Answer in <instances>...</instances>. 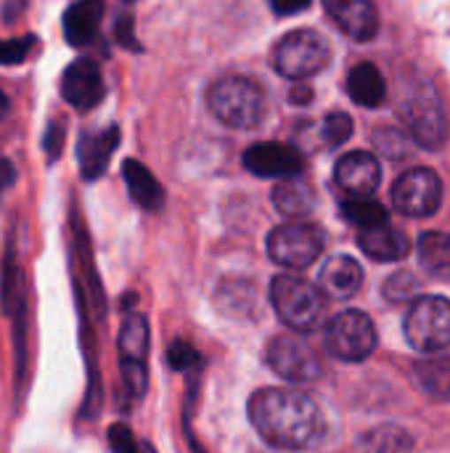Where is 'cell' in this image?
Instances as JSON below:
<instances>
[{
  "label": "cell",
  "mask_w": 450,
  "mask_h": 453,
  "mask_svg": "<svg viewBox=\"0 0 450 453\" xmlns=\"http://www.w3.org/2000/svg\"><path fill=\"white\" fill-rule=\"evenodd\" d=\"M249 422L257 435L278 451L313 449L326 433L321 406L300 390H257L249 398Z\"/></svg>",
  "instance_id": "cell-1"
},
{
  "label": "cell",
  "mask_w": 450,
  "mask_h": 453,
  "mask_svg": "<svg viewBox=\"0 0 450 453\" xmlns=\"http://www.w3.org/2000/svg\"><path fill=\"white\" fill-rule=\"evenodd\" d=\"M400 114L414 141L424 149H443L448 141V117L440 93L427 77H414L403 85Z\"/></svg>",
  "instance_id": "cell-2"
},
{
  "label": "cell",
  "mask_w": 450,
  "mask_h": 453,
  "mask_svg": "<svg viewBox=\"0 0 450 453\" xmlns=\"http://www.w3.org/2000/svg\"><path fill=\"white\" fill-rule=\"evenodd\" d=\"M210 109L212 114L236 130L260 127L268 114V101L263 88L249 77H225L210 88Z\"/></svg>",
  "instance_id": "cell-3"
},
{
  "label": "cell",
  "mask_w": 450,
  "mask_h": 453,
  "mask_svg": "<svg viewBox=\"0 0 450 453\" xmlns=\"http://www.w3.org/2000/svg\"><path fill=\"white\" fill-rule=\"evenodd\" d=\"M271 303L276 316L292 332H316L324 321V297L321 292L292 273H281L271 281Z\"/></svg>",
  "instance_id": "cell-4"
},
{
  "label": "cell",
  "mask_w": 450,
  "mask_h": 453,
  "mask_svg": "<svg viewBox=\"0 0 450 453\" xmlns=\"http://www.w3.org/2000/svg\"><path fill=\"white\" fill-rule=\"evenodd\" d=\"M332 61L329 40L316 29H294L284 35L273 53V66L286 80H305L326 69Z\"/></svg>",
  "instance_id": "cell-5"
},
{
  "label": "cell",
  "mask_w": 450,
  "mask_h": 453,
  "mask_svg": "<svg viewBox=\"0 0 450 453\" xmlns=\"http://www.w3.org/2000/svg\"><path fill=\"white\" fill-rule=\"evenodd\" d=\"M406 340L414 350L432 356L450 348V300L440 295L419 297L403 321Z\"/></svg>",
  "instance_id": "cell-6"
},
{
  "label": "cell",
  "mask_w": 450,
  "mask_h": 453,
  "mask_svg": "<svg viewBox=\"0 0 450 453\" xmlns=\"http://www.w3.org/2000/svg\"><path fill=\"white\" fill-rule=\"evenodd\" d=\"M326 348L334 358L361 364L377 350V326L363 311H342L326 324Z\"/></svg>",
  "instance_id": "cell-7"
},
{
  "label": "cell",
  "mask_w": 450,
  "mask_h": 453,
  "mask_svg": "<svg viewBox=\"0 0 450 453\" xmlns=\"http://www.w3.org/2000/svg\"><path fill=\"white\" fill-rule=\"evenodd\" d=\"M324 252V234L313 223H286L271 231L268 255L273 263L300 271L313 265Z\"/></svg>",
  "instance_id": "cell-8"
},
{
  "label": "cell",
  "mask_w": 450,
  "mask_h": 453,
  "mask_svg": "<svg viewBox=\"0 0 450 453\" xmlns=\"http://www.w3.org/2000/svg\"><path fill=\"white\" fill-rule=\"evenodd\" d=\"M149 340H151L149 321L141 313L127 316L119 329V337H117V350H119L122 380L135 398H143V393L149 388V369H146Z\"/></svg>",
  "instance_id": "cell-9"
},
{
  "label": "cell",
  "mask_w": 450,
  "mask_h": 453,
  "mask_svg": "<svg viewBox=\"0 0 450 453\" xmlns=\"http://www.w3.org/2000/svg\"><path fill=\"white\" fill-rule=\"evenodd\" d=\"M393 204L408 218H430L443 204V180L430 167L403 173L393 186Z\"/></svg>",
  "instance_id": "cell-10"
},
{
  "label": "cell",
  "mask_w": 450,
  "mask_h": 453,
  "mask_svg": "<svg viewBox=\"0 0 450 453\" xmlns=\"http://www.w3.org/2000/svg\"><path fill=\"white\" fill-rule=\"evenodd\" d=\"M265 358H268V366L289 382L305 385V382L321 380V374H324V364H321L318 353L313 350V345L294 334L273 337L268 342Z\"/></svg>",
  "instance_id": "cell-11"
},
{
  "label": "cell",
  "mask_w": 450,
  "mask_h": 453,
  "mask_svg": "<svg viewBox=\"0 0 450 453\" xmlns=\"http://www.w3.org/2000/svg\"><path fill=\"white\" fill-rule=\"evenodd\" d=\"M61 96L77 111L95 109L103 101V96H106V85H103L101 66L93 58H77V61H72L64 69V74H61Z\"/></svg>",
  "instance_id": "cell-12"
},
{
  "label": "cell",
  "mask_w": 450,
  "mask_h": 453,
  "mask_svg": "<svg viewBox=\"0 0 450 453\" xmlns=\"http://www.w3.org/2000/svg\"><path fill=\"white\" fill-rule=\"evenodd\" d=\"M302 154L289 143H255L244 151V167L257 178H294L302 173Z\"/></svg>",
  "instance_id": "cell-13"
},
{
  "label": "cell",
  "mask_w": 450,
  "mask_h": 453,
  "mask_svg": "<svg viewBox=\"0 0 450 453\" xmlns=\"http://www.w3.org/2000/svg\"><path fill=\"white\" fill-rule=\"evenodd\" d=\"M334 180L353 199H366L379 188V180H382L379 159L369 151H350L337 162Z\"/></svg>",
  "instance_id": "cell-14"
},
{
  "label": "cell",
  "mask_w": 450,
  "mask_h": 453,
  "mask_svg": "<svg viewBox=\"0 0 450 453\" xmlns=\"http://www.w3.org/2000/svg\"><path fill=\"white\" fill-rule=\"evenodd\" d=\"M324 8L337 27L358 42H369L379 35V13L374 0H324Z\"/></svg>",
  "instance_id": "cell-15"
},
{
  "label": "cell",
  "mask_w": 450,
  "mask_h": 453,
  "mask_svg": "<svg viewBox=\"0 0 450 453\" xmlns=\"http://www.w3.org/2000/svg\"><path fill=\"white\" fill-rule=\"evenodd\" d=\"M119 127L117 125H109L98 133H85L77 143V162H80V173L85 180H98L106 167H109V159L114 154V149L119 146Z\"/></svg>",
  "instance_id": "cell-16"
},
{
  "label": "cell",
  "mask_w": 450,
  "mask_h": 453,
  "mask_svg": "<svg viewBox=\"0 0 450 453\" xmlns=\"http://www.w3.org/2000/svg\"><path fill=\"white\" fill-rule=\"evenodd\" d=\"M318 284H321V292L329 300H350L363 284V268H361V263H355L347 255L332 257L321 268Z\"/></svg>",
  "instance_id": "cell-17"
},
{
  "label": "cell",
  "mask_w": 450,
  "mask_h": 453,
  "mask_svg": "<svg viewBox=\"0 0 450 453\" xmlns=\"http://www.w3.org/2000/svg\"><path fill=\"white\" fill-rule=\"evenodd\" d=\"M106 0H77L64 13V37L69 45L82 48L95 40Z\"/></svg>",
  "instance_id": "cell-18"
},
{
  "label": "cell",
  "mask_w": 450,
  "mask_h": 453,
  "mask_svg": "<svg viewBox=\"0 0 450 453\" xmlns=\"http://www.w3.org/2000/svg\"><path fill=\"white\" fill-rule=\"evenodd\" d=\"M358 247L363 250V255H369L371 260H379V263H395L411 252L408 236L400 228H393L390 223L379 226V228L361 231Z\"/></svg>",
  "instance_id": "cell-19"
},
{
  "label": "cell",
  "mask_w": 450,
  "mask_h": 453,
  "mask_svg": "<svg viewBox=\"0 0 450 453\" xmlns=\"http://www.w3.org/2000/svg\"><path fill=\"white\" fill-rule=\"evenodd\" d=\"M122 175H125L130 199H133L138 207H143V210H149V212L162 210V204H164V188H162V183L151 175V170H149L146 165H141L138 159H125Z\"/></svg>",
  "instance_id": "cell-20"
},
{
  "label": "cell",
  "mask_w": 450,
  "mask_h": 453,
  "mask_svg": "<svg viewBox=\"0 0 450 453\" xmlns=\"http://www.w3.org/2000/svg\"><path fill=\"white\" fill-rule=\"evenodd\" d=\"M347 93L355 104L377 109V106H382V101L387 96V85H385L382 72L371 61H363V64L353 66V72L347 77Z\"/></svg>",
  "instance_id": "cell-21"
},
{
  "label": "cell",
  "mask_w": 450,
  "mask_h": 453,
  "mask_svg": "<svg viewBox=\"0 0 450 453\" xmlns=\"http://www.w3.org/2000/svg\"><path fill=\"white\" fill-rule=\"evenodd\" d=\"M419 263L430 276L450 281V234H443V231L422 234V239H419Z\"/></svg>",
  "instance_id": "cell-22"
},
{
  "label": "cell",
  "mask_w": 450,
  "mask_h": 453,
  "mask_svg": "<svg viewBox=\"0 0 450 453\" xmlns=\"http://www.w3.org/2000/svg\"><path fill=\"white\" fill-rule=\"evenodd\" d=\"M273 204L278 212H284L286 218H302L308 212H313L316 207V194L308 183L302 180H281L273 188Z\"/></svg>",
  "instance_id": "cell-23"
},
{
  "label": "cell",
  "mask_w": 450,
  "mask_h": 453,
  "mask_svg": "<svg viewBox=\"0 0 450 453\" xmlns=\"http://www.w3.org/2000/svg\"><path fill=\"white\" fill-rule=\"evenodd\" d=\"M414 380L422 393L448 398L450 395V358H424L414 366Z\"/></svg>",
  "instance_id": "cell-24"
},
{
  "label": "cell",
  "mask_w": 450,
  "mask_h": 453,
  "mask_svg": "<svg viewBox=\"0 0 450 453\" xmlns=\"http://www.w3.org/2000/svg\"><path fill=\"white\" fill-rule=\"evenodd\" d=\"M414 441L406 430L400 427H377L371 430L363 441H361V451L363 453H411Z\"/></svg>",
  "instance_id": "cell-25"
},
{
  "label": "cell",
  "mask_w": 450,
  "mask_h": 453,
  "mask_svg": "<svg viewBox=\"0 0 450 453\" xmlns=\"http://www.w3.org/2000/svg\"><path fill=\"white\" fill-rule=\"evenodd\" d=\"M342 215H345L353 226L363 228V231L387 226V220H390L385 204H379V202H374V199H369V196H366V199H347V202L342 204Z\"/></svg>",
  "instance_id": "cell-26"
},
{
  "label": "cell",
  "mask_w": 450,
  "mask_h": 453,
  "mask_svg": "<svg viewBox=\"0 0 450 453\" xmlns=\"http://www.w3.org/2000/svg\"><path fill=\"white\" fill-rule=\"evenodd\" d=\"M419 289H422V281L416 279V273L398 271V273H393L385 281V289L382 292H385V297L390 303H408V300H414L419 295Z\"/></svg>",
  "instance_id": "cell-27"
},
{
  "label": "cell",
  "mask_w": 450,
  "mask_h": 453,
  "mask_svg": "<svg viewBox=\"0 0 450 453\" xmlns=\"http://www.w3.org/2000/svg\"><path fill=\"white\" fill-rule=\"evenodd\" d=\"M353 135V119L345 111H332L324 119V141L329 149H337L342 143H347Z\"/></svg>",
  "instance_id": "cell-28"
},
{
  "label": "cell",
  "mask_w": 450,
  "mask_h": 453,
  "mask_svg": "<svg viewBox=\"0 0 450 453\" xmlns=\"http://www.w3.org/2000/svg\"><path fill=\"white\" fill-rule=\"evenodd\" d=\"M374 146L379 149V154H385L387 159H403L406 157V135L395 127H379L374 133Z\"/></svg>",
  "instance_id": "cell-29"
},
{
  "label": "cell",
  "mask_w": 450,
  "mask_h": 453,
  "mask_svg": "<svg viewBox=\"0 0 450 453\" xmlns=\"http://www.w3.org/2000/svg\"><path fill=\"white\" fill-rule=\"evenodd\" d=\"M202 356L196 353V348H191L188 342L183 340H175L170 348H167V364L175 369V372H188L194 366H199Z\"/></svg>",
  "instance_id": "cell-30"
},
{
  "label": "cell",
  "mask_w": 450,
  "mask_h": 453,
  "mask_svg": "<svg viewBox=\"0 0 450 453\" xmlns=\"http://www.w3.org/2000/svg\"><path fill=\"white\" fill-rule=\"evenodd\" d=\"M34 35H24V37H13V40H0V64H21L27 58V53L34 45Z\"/></svg>",
  "instance_id": "cell-31"
},
{
  "label": "cell",
  "mask_w": 450,
  "mask_h": 453,
  "mask_svg": "<svg viewBox=\"0 0 450 453\" xmlns=\"http://www.w3.org/2000/svg\"><path fill=\"white\" fill-rule=\"evenodd\" d=\"M106 438H109V446H111V451L114 453H141V446H138L135 435H133L130 427L122 425V422L111 425L109 433H106Z\"/></svg>",
  "instance_id": "cell-32"
},
{
  "label": "cell",
  "mask_w": 450,
  "mask_h": 453,
  "mask_svg": "<svg viewBox=\"0 0 450 453\" xmlns=\"http://www.w3.org/2000/svg\"><path fill=\"white\" fill-rule=\"evenodd\" d=\"M64 135H66V127L61 119L56 122H48V130H45V138H42V149L48 154V162L58 159L61 157V149H64Z\"/></svg>",
  "instance_id": "cell-33"
},
{
  "label": "cell",
  "mask_w": 450,
  "mask_h": 453,
  "mask_svg": "<svg viewBox=\"0 0 450 453\" xmlns=\"http://www.w3.org/2000/svg\"><path fill=\"white\" fill-rule=\"evenodd\" d=\"M114 37L122 48L127 50H141V45L135 42V32H133V16H119L117 24H114Z\"/></svg>",
  "instance_id": "cell-34"
},
{
  "label": "cell",
  "mask_w": 450,
  "mask_h": 453,
  "mask_svg": "<svg viewBox=\"0 0 450 453\" xmlns=\"http://www.w3.org/2000/svg\"><path fill=\"white\" fill-rule=\"evenodd\" d=\"M273 11L281 13V16H289V13H300L310 5V0H271Z\"/></svg>",
  "instance_id": "cell-35"
},
{
  "label": "cell",
  "mask_w": 450,
  "mask_h": 453,
  "mask_svg": "<svg viewBox=\"0 0 450 453\" xmlns=\"http://www.w3.org/2000/svg\"><path fill=\"white\" fill-rule=\"evenodd\" d=\"M13 180H16V170H13V165H11L5 157H0V196L13 186Z\"/></svg>",
  "instance_id": "cell-36"
},
{
  "label": "cell",
  "mask_w": 450,
  "mask_h": 453,
  "mask_svg": "<svg viewBox=\"0 0 450 453\" xmlns=\"http://www.w3.org/2000/svg\"><path fill=\"white\" fill-rule=\"evenodd\" d=\"M310 98H313V90H310L305 82H297V85L292 88V104H300V106H305Z\"/></svg>",
  "instance_id": "cell-37"
},
{
  "label": "cell",
  "mask_w": 450,
  "mask_h": 453,
  "mask_svg": "<svg viewBox=\"0 0 450 453\" xmlns=\"http://www.w3.org/2000/svg\"><path fill=\"white\" fill-rule=\"evenodd\" d=\"M27 0H3V16L5 21H13L21 11H24Z\"/></svg>",
  "instance_id": "cell-38"
},
{
  "label": "cell",
  "mask_w": 450,
  "mask_h": 453,
  "mask_svg": "<svg viewBox=\"0 0 450 453\" xmlns=\"http://www.w3.org/2000/svg\"><path fill=\"white\" fill-rule=\"evenodd\" d=\"M8 109H11V104H8V96H5V93L0 90V119H5Z\"/></svg>",
  "instance_id": "cell-39"
},
{
  "label": "cell",
  "mask_w": 450,
  "mask_h": 453,
  "mask_svg": "<svg viewBox=\"0 0 450 453\" xmlns=\"http://www.w3.org/2000/svg\"><path fill=\"white\" fill-rule=\"evenodd\" d=\"M143 453H156V451H154L151 446H143Z\"/></svg>",
  "instance_id": "cell-40"
},
{
  "label": "cell",
  "mask_w": 450,
  "mask_h": 453,
  "mask_svg": "<svg viewBox=\"0 0 450 453\" xmlns=\"http://www.w3.org/2000/svg\"><path fill=\"white\" fill-rule=\"evenodd\" d=\"M125 3H135V0H125Z\"/></svg>",
  "instance_id": "cell-41"
}]
</instances>
